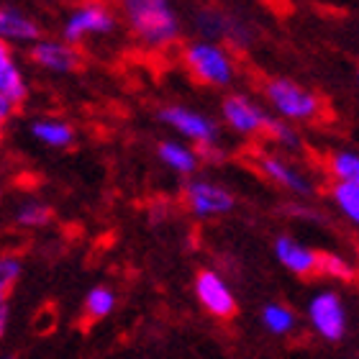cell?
<instances>
[{"label": "cell", "instance_id": "6da1fadb", "mask_svg": "<svg viewBox=\"0 0 359 359\" xmlns=\"http://www.w3.org/2000/svg\"><path fill=\"white\" fill-rule=\"evenodd\" d=\"M126 18L136 36L151 46L177 36V15L162 0H131L126 3Z\"/></svg>", "mask_w": 359, "mask_h": 359}, {"label": "cell", "instance_id": "7a4b0ae2", "mask_svg": "<svg viewBox=\"0 0 359 359\" xmlns=\"http://www.w3.org/2000/svg\"><path fill=\"white\" fill-rule=\"evenodd\" d=\"M267 97L269 103L275 105L277 113L285 116V118H295V121H308L318 116V97L313 93H308L303 85L292 83L287 77H275L267 83Z\"/></svg>", "mask_w": 359, "mask_h": 359}, {"label": "cell", "instance_id": "3957f363", "mask_svg": "<svg viewBox=\"0 0 359 359\" xmlns=\"http://www.w3.org/2000/svg\"><path fill=\"white\" fill-rule=\"evenodd\" d=\"M185 65L201 83L205 85H229L233 77L231 62L216 44L198 41L185 49Z\"/></svg>", "mask_w": 359, "mask_h": 359}, {"label": "cell", "instance_id": "277c9868", "mask_svg": "<svg viewBox=\"0 0 359 359\" xmlns=\"http://www.w3.org/2000/svg\"><path fill=\"white\" fill-rule=\"evenodd\" d=\"M308 316H311L313 329L318 331L323 339L339 341V339L344 337L346 313L337 292L326 290V292H321V295H316V298L311 300V306H308Z\"/></svg>", "mask_w": 359, "mask_h": 359}, {"label": "cell", "instance_id": "5b68a950", "mask_svg": "<svg viewBox=\"0 0 359 359\" xmlns=\"http://www.w3.org/2000/svg\"><path fill=\"white\" fill-rule=\"evenodd\" d=\"M159 121H165L167 126L177 128L180 134H185L187 139L198 142L201 147L213 144L218 136L216 123L210 118H205L203 113L190 111V108H180V105H167L159 111Z\"/></svg>", "mask_w": 359, "mask_h": 359}, {"label": "cell", "instance_id": "8992f818", "mask_svg": "<svg viewBox=\"0 0 359 359\" xmlns=\"http://www.w3.org/2000/svg\"><path fill=\"white\" fill-rule=\"evenodd\" d=\"M195 295L203 303V308L208 313L218 316V318H229V316L236 313V300H233L231 290L210 269H203L201 275L195 277Z\"/></svg>", "mask_w": 359, "mask_h": 359}, {"label": "cell", "instance_id": "52a82bcc", "mask_svg": "<svg viewBox=\"0 0 359 359\" xmlns=\"http://www.w3.org/2000/svg\"><path fill=\"white\" fill-rule=\"evenodd\" d=\"M185 198L195 216L201 218L221 216V213L233 208V198L224 187L213 185V182H203V180H195L185 187Z\"/></svg>", "mask_w": 359, "mask_h": 359}, {"label": "cell", "instance_id": "ba28073f", "mask_svg": "<svg viewBox=\"0 0 359 359\" xmlns=\"http://www.w3.org/2000/svg\"><path fill=\"white\" fill-rule=\"evenodd\" d=\"M221 111H224L226 123L239 134H259V131L269 128V121H272V116H267L262 108H257L255 103H249L247 97L241 95L224 97Z\"/></svg>", "mask_w": 359, "mask_h": 359}, {"label": "cell", "instance_id": "9c48e42d", "mask_svg": "<svg viewBox=\"0 0 359 359\" xmlns=\"http://www.w3.org/2000/svg\"><path fill=\"white\" fill-rule=\"evenodd\" d=\"M113 26H116V18L105 8H80L65 23V39L67 41H77V39L88 36V34H108V31H113Z\"/></svg>", "mask_w": 359, "mask_h": 359}, {"label": "cell", "instance_id": "30bf717a", "mask_svg": "<svg viewBox=\"0 0 359 359\" xmlns=\"http://www.w3.org/2000/svg\"><path fill=\"white\" fill-rule=\"evenodd\" d=\"M275 255L285 267L295 272V275H313L321 272V262H318V252L306 249L303 244H298L290 236H280L275 241Z\"/></svg>", "mask_w": 359, "mask_h": 359}, {"label": "cell", "instance_id": "8fae6325", "mask_svg": "<svg viewBox=\"0 0 359 359\" xmlns=\"http://www.w3.org/2000/svg\"><path fill=\"white\" fill-rule=\"evenodd\" d=\"M31 60L46 69H54V72H72L80 65L75 49L57 44V41H36L31 49Z\"/></svg>", "mask_w": 359, "mask_h": 359}, {"label": "cell", "instance_id": "7c38bea8", "mask_svg": "<svg viewBox=\"0 0 359 359\" xmlns=\"http://www.w3.org/2000/svg\"><path fill=\"white\" fill-rule=\"evenodd\" d=\"M259 170H262L269 180H275L277 185L287 187V190H292V193L311 195V185H308L306 180L300 177L292 167H287L285 162H280L277 157H262L259 159Z\"/></svg>", "mask_w": 359, "mask_h": 359}, {"label": "cell", "instance_id": "4fadbf2b", "mask_svg": "<svg viewBox=\"0 0 359 359\" xmlns=\"http://www.w3.org/2000/svg\"><path fill=\"white\" fill-rule=\"evenodd\" d=\"M0 97H8L13 105H18L26 97V85L21 80V72L11 60L8 49H0Z\"/></svg>", "mask_w": 359, "mask_h": 359}, {"label": "cell", "instance_id": "5bb4252c", "mask_svg": "<svg viewBox=\"0 0 359 359\" xmlns=\"http://www.w3.org/2000/svg\"><path fill=\"white\" fill-rule=\"evenodd\" d=\"M0 34L6 39H18V41H36L39 26L31 21L29 15L18 13L13 8H6L0 13Z\"/></svg>", "mask_w": 359, "mask_h": 359}, {"label": "cell", "instance_id": "9a60e30c", "mask_svg": "<svg viewBox=\"0 0 359 359\" xmlns=\"http://www.w3.org/2000/svg\"><path fill=\"white\" fill-rule=\"evenodd\" d=\"M159 157H162V162L167 167H172L175 172H182V175H193L195 167H198V154L175 142L159 144Z\"/></svg>", "mask_w": 359, "mask_h": 359}, {"label": "cell", "instance_id": "2e32d148", "mask_svg": "<svg viewBox=\"0 0 359 359\" xmlns=\"http://www.w3.org/2000/svg\"><path fill=\"white\" fill-rule=\"evenodd\" d=\"M31 134L36 136L39 142L49 144V147H67L75 139L72 126L62 123V121H36L31 126Z\"/></svg>", "mask_w": 359, "mask_h": 359}, {"label": "cell", "instance_id": "e0dca14e", "mask_svg": "<svg viewBox=\"0 0 359 359\" xmlns=\"http://www.w3.org/2000/svg\"><path fill=\"white\" fill-rule=\"evenodd\" d=\"M331 172H334V177H337L339 182L359 187V154L337 151V154L331 157Z\"/></svg>", "mask_w": 359, "mask_h": 359}, {"label": "cell", "instance_id": "ac0fdd59", "mask_svg": "<svg viewBox=\"0 0 359 359\" xmlns=\"http://www.w3.org/2000/svg\"><path fill=\"white\" fill-rule=\"evenodd\" d=\"M113 306H116V295H113V290L103 287V285L93 287L88 292V298H85V313L90 318H103V316L111 313Z\"/></svg>", "mask_w": 359, "mask_h": 359}, {"label": "cell", "instance_id": "d6986e66", "mask_svg": "<svg viewBox=\"0 0 359 359\" xmlns=\"http://www.w3.org/2000/svg\"><path fill=\"white\" fill-rule=\"evenodd\" d=\"M331 193H334V201H337L339 208L344 210V216L359 226V187L357 185H344V182H337Z\"/></svg>", "mask_w": 359, "mask_h": 359}, {"label": "cell", "instance_id": "ffe728a7", "mask_svg": "<svg viewBox=\"0 0 359 359\" xmlns=\"http://www.w3.org/2000/svg\"><path fill=\"white\" fill-rule=\"evenodd\" d=\"M262 321L272 334H287L295 326V316L283 306H267L262 311Z\"/></svg>", "mask_w": 359, "mask_h": 359}, {"label": "cell", "instance_id": "44dd1931", "mask_svg": "<svg viewBox=\"0 0 359 359\" xmlns=\"http://www.w3.org/2000/svg\"><path fill=\"white\" fill-rule=\"evenodd\" d=\"M318 262H321V275L337 277V280H344V283H352L354 280V269L337 255H329V252H318Z\"/></svg>", "mask_w": 359, "mask_h": 359}, {"label": "cell", "instance_id": "7402d4cb", "mask_svg": "<svg viewBox=\"0 0 359 359\" xmlns=\"http://www.w3.org/2000/svg\"><path fill=\"white\" fill-rule=\"evenodd\" d=\"M49 218H52V210L46 208V205H39V203H26L18 208L15 213V224L21 226H44L49 224Z\"/></svg>", "mask_w": 359, "mask_h": 359}, {"label": "cell", "instance_id": "603a6c76", "mask_svg": "<svg viewBox=\"0 0 359 359\" xmlns=\"http://www.w3.org/2000/svg\"><path fill=\"white\" fill-rule=\"evenodd\" d=\"M21 275V259H15V257H3V262H0V287L3 292L15 283V277Z\"/></svg>", "mask_w": 359, "mask_h": 359}, {"label": "cell", "instance_id": "cb8c5ba5", "mask_svg": "<svg viewBox=\"0 0 359 359\" xmlns=\"http://www.w3.org/2000/svg\"><path fill=\"white\" fill-rule=\"evenodd\" d=\"M269 134L275 136L277 142L280 144H285V147H298V134H295V131H290V128L285 126L283 121H277V118H272L269 121V128H267Z\"/></svg>", "mask_w": 359, "mask_h": 359}, {"label": "cell", "instance_id": "d4e9b609", "mask_svg": "<svg viewBox=\"0 0 359 359\" xmlns=\"http://www.w3.org/2000/svg\"><path fill=\"white\" fill-rule=\"evenodd\" d=\"M11 113H13V103H11L8 97H0V116H3V118H8Z\"/></svg>", "mask_w": 359, "mask_h": 359}, {"label": "cell", "instance_id": "484cf974", "mask_svg": "<svg viewBox=\"0 0 359 359\" xmlns=\"http://www.w3.org/2000/svg\"><path fill=\"white\" fill-rule=\"evenodd\" d=\"M6 321H8V308L3 306V308H0V331L6 329Z\"/></svg>", "mask_w": 359, "mask_h": 359}, {"label": "cell", "instance_id": "4316f807", "mask_svg": "<svg viewBox=\"0 0 359 359\" xmlns=\"http://www.w3.org/2000/svg\"><path fill=\"white\" fill-rule=\"evenodd\" d=\"M8 359H13V357H8Z\"/></svg>", "mask_w": 359, "mask_h": 359}, {"label": "cell", "instance_id": "83f0119b", "mask_svg": "<svg viewBox=\"0 0 359 359\" xmlns=\"http://www.w3.org/2000/svg\"><path fill=\"white\" fill-rule=\"evenodd\" d=\"M357 252H359V249H357Z\"/></svg>", "mask_w": 359, "mask_h": 359}]
</instances>
